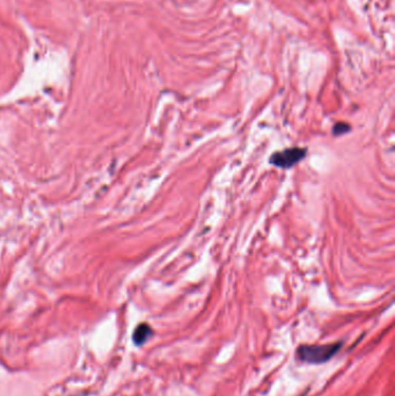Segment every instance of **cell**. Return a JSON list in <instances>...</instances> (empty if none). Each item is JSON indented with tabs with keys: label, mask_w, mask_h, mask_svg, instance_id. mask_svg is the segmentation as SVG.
Instances as JSON below:
<instances>
[{
	"label": "cell",
	"mask_w": 395,
	"mask_h": 396,
	"mask_svg": "<svg viewBox=\"0 0 395 396\" xmlns=\"http://www.w3.org/2000/svg\"><path fill=\"white\" fill-rule=\"evenodd\" d=\"M152 328L146 323H142L135 329V333L133 336L134 343L136 345H143L147 342V341L152 337Z\"/></svg>",
	"instance_id": "obj_3"
},
{
	"label": "cell",
	"mask_w": 395,
	"mask_h": 396,
	"mask_svg": "<svg viewBox=\"0 0 395 396\" xmlns=\"http://www.w3.org/2000/svg\"><path fill=\"white\" fill-rule=\"evenodd\" d=\"M307 149L302 147H290L283 151L275 152L270 157V163L278 168H291L300 162L306 157Z\"/></svg>",
	"instance_id": "obj_2"
},
{
	"label": "cell",
	"mask_w": 395,
	"mask_h": 396,
	"mask_svg": "<svg viewBox=\"0 0 395 396\" xmlns=\"http://www.w3.org/2000/svg\"><path fill=\"white\" fill-rule=\"evenodd\" d=\"M341 343L322 345H302L297 350V357L304 363L321 364L330 361L341 348Z\"/></svg>",
	"instance_id": "obj_1"
},
{
	"label": "cell",
	"mask_w": 395,
	"mask_h": 396,
	"mask_svg": "<svg viewBox=\"0 0 395 396\" xmlns=\"http://www.w3.org/2000/svg\"><path fill=\"white\" fill-rule=\"evenodd\" d=\"M349 130H350V126L346 124V123H337V124L334 126L333 132H334L335 136H338V135L347 134Z\"/></svg>",
	"instance_id": "obj_4"
}]
</instances>
